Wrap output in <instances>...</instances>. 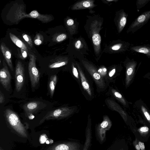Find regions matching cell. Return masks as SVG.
Returning <instances> with one entry per match:
<instances>
[{
  "label": "cell",
  "instance_id": "obj_1",
  "mask_svg": "<svg viewBox=\"0 0 150 150\" xmlns=\"http://www.w3.org/2000/svg\"><path fill=\"white\" fill-rule=\"evenodd\" d=\"M74 108L66 107L51 111L42 117L39 124H42L46 120L67 117L71 115L74 112Z\"/></svg>",
  "mask_w": 150,
  "mask_h": 150
},
{
  "label": "cell",
  "instance_id": "obj_2",
  "mask_svg": "<svg viewBox=\"0 0 150 150\" xmlns=\"http://www.w3.org/2000/svg\"><path fill=\"white\" fill-rule=\"evenodd\" d=\"M5 114L7 120L11 126L22 136L27 137L26 130L18 115L9 109L6 110Z\"/></svg>",
  "mask_w": 150,
  "mask_h": 150
},
{
  "label": "cell",
  "instance_id": "obj_3",
  "mask_svg": "<svg viewBox=\"0 0 150 150\" xmlns=\"http://www.w3.org/2000/svg\"><path fill=\"white\" fill-rule=\"evenodd\" d=\"M101 23L96 20L93 21L91 24L90 30L91 40L96 55H99L101 52V38L99 34Z\"/></svg>",
  "mask_w": 150,
  "mask_h": 150
},
{
  "label": "cell",
  "instance_id": "obj_4",
  "mask_svg": "<svg viewBox=\"0 0 150 150\" xmlns=\"http://www.w3.org/2000/svg\"><path fill=\"white\" fill-rule=\"evenodd\" d=\"M112 123L108 117L104 118L103 122L95 127V134L96 140L100 144L104 143L106 140V132L109 130Z\"/></svg>",
  "mask_w": 150,
  "mask_h": 150
},
{
  "label": "cell",
  "instance_id": "obj_5",
  "mask_svg": "<svg viewBox=\"0 0 150 150\" xmlns=\"http://www.w3.org/2000/svg\"><path fill=\"white\" fill-rule=\"evenodd\" d=\"M29 62L28 70L31 86L35 88L39 83L40 80V73L36 67L35 61L36 56L34 54H29Z\"/></svg>",
  "mask_w": 150,
  "mask_h": 150
},
{
  "label": "cell",
  "instance_id": "obj_6",
  "mask_svg": "<svg viewBox=\"0 0 150 150\" xmlns=\"http://www.w3.org/2000/svg\"><path fill=\"white\" fill-rule=\"evenodd\" d=\"M82 148L80 143L68 141L56 143L48 147L45 150H82Z\"/></svg>",
  "mask_w": 150,
  "mask_h": 150
},
{
  "label": "cell",
  "instance_id": "obj_7",
  "mask_svg": "<svg viewBox=\"0 0 150 150\" xmlns=\"http://www.w3.org/2000/svg\"><path fill=\"white\" fill-rule=\"evenodd\" d=\"M15 77L16 90L18 92L21 89L25 81L24 68L20 61H18L16 64Z\"/></svg>",
  "mask_w": 150,
  "mask_h": 150
},
{
  "label": "cell",
  "instance_id": "obj_8",
  "mask_svg": "<svg viewBox=\"0 0 150 150\" xmlns=\"http://www.w3.org/2000/svg\"><path fill=\"white\" fill-rule=\"evenodd\" d=\"M11 76L8 67L4 60L3 67L0 69V82L7 90L10 88Z\"/></svg>",
  "mask_w": 150,
  "mask_h": 150
},
{
  "label": "cell",
  "instance_id": "obj_9",
  "mask_svg": "<svg viewBox=\"0 0 150 150\" xmlns=\"http://www.w3.org/2000/svg\"><path fill=\"white\" fill-rule=\"evenodd\" d=\"M150 17V11H148L144 13L139 16L131 25L129 30L136 29L145 24Z\"/></svg>",
  "mask_w": 150,
  "mask_h": 150
},
{
  "label": "cell",
  "instance_id": "obj_10",
  "mask_svg": "<svg viewBox=\"0 0 150 150\" xmlns=\"http://www.w3.org/2000/svg\"><path fill=\"white\" fill-rule=\"evenodd\" d=\"M133 132L135 137L138 136L137 139L140 138L139 140H142V142L147 141L150 135V129L146 126L141 127L137 130H133Z\"/></svg>",
  "mask_w": 150,
  "mask_h": 150
},
{
  "label": "cell",
  "instance_id": "obj_11",
  "mask_svg": "<svg viewBox=\"0 0 150 150\" xmlns=\"http://www.w3.org/2000/svg\"><path fill=\"white\" fill-rule=\"evenodd\" d=\"M28 18L38 19L43 23H47L51 21L54 18L51 15L47 14H42L37 11L34 10L28 14Z\"/></svg>",
  "mask_w": 150,
  "mask_h": 150
},
{
  "label": "cell",
  "instance_id": "obj_12",
  "mask_svg": "<svg viewBox=\"0 0 150 150\" xmlns=\"http://www.w3.org/2000/svg\"><path fill=\"white\" fill-rule=\"evenodd\" d=\"M106 150H129V147L126 140L122 139L114 141Z\"/></svg>",
  "mask_w": 150,
  "mask_h": 150
},
{
  "label": "cell",
  "instance_id": "obj_13",
  "mask_svg": "<svg viewBox=\"0 0 150 150\" xmlns=\"http://www.w3.org/2000/svg\"><path fill=\"white\" fill-rule=\"evenodd\" d=\"M95 6L93 0H83L76 3L71 7V9L73 10L90 9L94 7Z\"/></svg>",
  "mask_w": 150,
  "mask_h": 150
},
{
  "label": "cell",
  "instance_id": "obj_14",
  "mask_svg": "<svg viewBox=\"0 0 150 150\" xmlns=\"http://www.w3.org/2000/svg\"><path fill=\"white\" fill-rule=\"evenodd\" d=\"M39 105V102L35 101L28 103L23 106V109L29 119H32L34 118V116L32 113L38 108Z\"/></svg>",
  "mask_w": 150,
  "mask_h": 150
},
{
  "label": "cell",
  "instance_id": "obj_15",
  "mask_svg": "<svg viewBox=\"0 0 150 150\" xmlns=\"http://www.w3.org/2000/svg\"><path fill=\"white\" fill-rule=\"evenodd\" d=\"M0 49L4 59L7 64L12 71L13 70V66L11 60V55L10 51L4 43L0 45Z\"/></svg>",
  "mask_w": 150,
  "mask_h": 150
},
{
  "label": "cell",
  "instance_id": "obj_16",
  "mask_svg": "<svg viewBox=\"0 0 150 150\" xmlns=\"http://www.w3.org/2000/svg\"><path fill=\"white\" fill-rule=\"evenodd\" d=\"M76 65L80 77L82 86L84 89L88 93L89 95L91 96V93L89 85L86 80L81 68L77 63H76Z\"/></svg>",
  "mask_w": 150,
  "mask_h": 150
},
{
  "label": "cell",
  "instance_id": "obj_17",
  "mask_svg": "<svg viewBox=\"0 0 150 150\" xmlns=\"http://www.w3.org/2000/svg\"><path fill=\"white\" fill-rule=\"evenodd\" d=\"M92 131L91 125H88L85 130V140L82 150H88L92 142Z\"/></svg>",
  "mask_w": 150,
  "mask_h": 150
},
{
  "label": "cell",
  "instance_id": "obj_18",
  "mask_svg": "<svg viewBox=\"0 0 150 150\" xmlns=\"http://www.w3.org/2000/svg\"><path fill=\"white\" fill-rule=\"evenodd\" d=\"M82 63L86 70L93 76V78L98 81L99 80L101 81V77L100 74L96 71L93 66L88 62L82 60Z\"/></svg>",
  "mask_w": 150,
  "mask_h": 150
},
{
  "label": "cell",
  "instance_id": "obj_19",
  "mask_svg": "<svg viewBox=\"0 0 150 150\" xmlns=\"http://www.w3.org/2000/svg\"><path fill=\"white\" fill-rule=\"evenodd\" d=\"M127 22V16L126 13L122 11L117 20V28L118 32L120 33L125 25Z\"/></svg>",
  "mask_w": 150,
  "mask_h": 150
},
{
  "label": "cell",
  "instance_id": "obj_20",
  "mask_svg": "<svg viewBox=\"0 0 150 150\" xmlns=\"http://www.w3.org/2000/svg\"><path fill=\"white\" fill-rule=\"evenodd\" d=\"M9 36L11 40L18 47L23 49L27 52H28V49L25 44L15 35L10 33Z\"/></svg>",
  "mask_w": 150,
  "mask_h": 150
},
{
  "label": "cell",
  "instance_id": "obj_21",
  "mask_svg": "<svg viewBox=\"0 0 150 150\" xmlns=\"http://www.w3.org/2000/svg\"><path fill=\"white\" fill-rule=\"evenodd\" d=\"M23 7L21 6L18 7L15 11L14 13L15 18L18 21L25 18H28V14H26L23 10Z\"/></svg>",
  "mask_w": 150,
  "mask_h": 150
},
{
  "label": "cell",
  "instance_id": "obj_22",
  "mask_svg": "<svg viewBox=\"0 0 150 150\" xmlns=\"http://www.w3.org/2000/svg\"><path fill=\"white\" fill-rule=\"evenodd\" d=\"M57 81V77L56 75L51 76L49 82V88L50 94L51 97L54 94L55 86Z\"/></svg>",
  "mask_w": 150,
  "mask_h": 150
},
{
  "label": "cell",
  "instance_id": "obj_23",
  "mask_svg": "<svg viewBox=\"0 0 150 150\" xmlns=\"http://www.w3.org/2000/svg\"><path fill=\"white\" fill-rule=\"evenodd\" d=\"M131 49L134 51L142 53L150 56V50L149 47L137 46L132 47Z\"/></svg>",
  "mask_w": 150,
  "mask_h": 150
},
{
  "label": "cell",
  "instance_id": "obj_24",
  "mask_svg": "<svg viewBox=\"0 0 150 150\" xmlns=\"http://www.w3.org/2000/svg\"><path fill=\"white\" fill-rule=\"evenodd\" d=\"M66 24L70 33L71 34L74 33L76 28L74 20L71 18L68 19L66 21Z\"/></svg>",
  "mask_w": 150,
  "mask_h": 150
},
{
  "label": "cell",
  "instance_id": "obj_25",
  "mask_svg": "<svg viewBox=\"0 0 150 150\" xmlns=\"http://www.w3.org/2000/svg\"><path fill=\"white\" fill-rule=\"evenodd\" d=\"M68 61L67 60H61L49 65V67L50 69L59 68L66 65Z\"/></svg>",
  "mask_w": 150,
  "mask_h": 150
},
{
  "label": "cell",
  "instance_id": "obj_26",
  "mask_svg": "<svg viewBox=\"0 0 150 150\" xmlns=\"http://www.w3.org/2000/svg\"><path fill=\"white\" fill-rule=\"evenodd\" d=\"M22 37L27 42L29 46L33 47V44L31 37L28 35L25 34H23Z\"/></svg>",
  "mask_w": 150,
  "mask_h": 150
},
{
  "label": "cell",
  "instance_id": "obj_27",
  "mask_svg": "<svg viewBox=\"0 0 150 150\" xmlns=\"http://www.w3.org/2000/svg\"><path fill=\"white\" fill-rule=\"evenodd\" d=\"M67 37V35L64 33H61L57 35L55 38V41L57 42H60L65 40Z\"/></svg>",
  "mask_w": 150,
  "mask_h": 150
},
{
  "label": "cell",
  "instance_id": "obj_28",
  "mask_svg": "<svg viewBox=\"0 0 150 150\" xmlns=\"http://www.w3.org/2000/svg\"><path fill=\"white\" fill-rule=\"evenodd\" d=\"M72 72L73 75L77 79H79V73L77 69L75 66L74 63H72Z\"/></svg>",
  "mask_w": 150,
  "mask_h": 150
},
{
  "label": "cell",
  "instance_id": "obj_29",
  "mask_svg": "<svg viewBox=\"0 0 150 150\" xmlns=\"http://www.w3.org/2000/svg\"><path fill=\"white\" fill-rule=\"evenodd\" d=\"M142 109L146 120H147L149 123H150V115L147 112L146 109L143 106H142Z\"/></svg>",
  "mask_w": 150,
  "mask_h": 150
},
{
  "label": "cell",
  "instance_id": "obj_30",
  "mask_svg": "<svg viewBox=\"0 0 150 150\" xmlns=\"http://www.w3.org/2000/svg\"><path fill=\"white\" fill-rule=\"evenodd\" d=\"M134 69V65H131L128 68L127 71V77L130 76L133 72Z\"/></svg>",
  "mask_w": 150,
  "mask_h": 150
},
{
  "label": "cell",
  "instance_id": "obj_31",
  "mask_svg": "<svg viewBox=\"0 0 150 150\" xmlns=\"http://www.w3.org/2000/svg\"><path fill=\"white\" fill-rule=\"evenodd\" d=\"M122 44L121 43H118L113 45L111 47L112 50L117 51L120 50L122 47Z\"/></svg>",
  "mask_w": 150,
  "mask_h": 150
},
{
  "label": "cell",
  "instance_id": "obj_32",
  "mask_svg": "<svg viewBox=\"0 0 150 150\" xmlns=\"http://www.w3.org/2000/svg\"><path fill=\"white\" fill-rule=\"evenodd\" d=\"M132 144L136 150H140L138 143V139L136 137H135V139L133 141Z\"/></svg>",
  "mask_w": 150,
  "mask_h": 150
},
{
  "label": "cell",
  "instance_id": "obj_33",
  "mask_svg": "<svg viewBox=\"0 0 150 150\" xmlns=\"http://www.w3.org/2000/svg\"><path fill=\"white\" fill-rule=\"evenodd\" d=\"M75 47L77 49H79L82 47V45L81 41L78 40H77L75 44Z\"/></svg>",
  "mask_w": 150,
  "mask_h": 150
},
{
  "label": "cell",
  "instance_id": "obj_34",
  "mask_svg": "<svg viewBox=\"0 0 150 150\" xmlns=\"http://www.w3.org/2000/svg\"><path fill=\"white\" fill-rule=\"evenodd\" d=\"M21 58L23 59H25L27 56V52L23 49H21Z\"/></svg>",
  "mask_w": 150,
  "mask_h": 150
},
{
  "label": "cell",
  "instance_id": "obj_35",
  "mask_svg": "<svg viewBox=\"0 0 150 150\" xmlns=\"http://www.w3.org/2000/svg\"><path fill=\"white\" fill-rule=\"evenodd\" d=\"M138 143L140 150H146L144 144L143 142L138 139Z\"/></svg>",
  "mask_w": 150,
  "mask_h": 150
},
{
  "label": "cell",
  "instance_id": "obj_36",
  "mask_svg": "<svg viewBox=\"0 0 150 150\" xmlns=\"http://www.w3.org/2000/svg\"><path fill=\"white\" fill-rule=\"evenodd\" d=\"M5 101V97L4 94L0 90V104L2 103Z\"/></svg>",
  "mask_w": 150,
  "mask_h": 150
},
{
  "label": "cell",
  "instance_id": "obj_37",
  "mask_svg": "<svg viewBox=\"0 0 150 150\" xmlns=\"http://www.w3.org/2000/svg\"><path fill=\"white\" fill-rule=\"evenodd\" d=\"M36 37V39L34 40V42L37 45H40L42 43V41L40 39L38 38L37 37Z\"/></svg>",
  "mask_w": 150,
  "mask_h": 150
},
{
  "label": "cell",
  "instance_id": "obj_38",
  "mask_svg": "<svg viewBox=\"0 0 150 150\" xmlns=\"http://www.w3.org/2000/svg\"><path fill=\"white\" fill-rule=\"evenodd\" d=\"M115 96L117 98H122V95L119 93L117 92H115L114 93Z\"/></svg>",
  "mask_w": 150,
  "mask_h": 150
},
{
  "label": "cell",
  "instance_id": "obj_39",
  "mask_svg": "<svg viewBox=\"0 0 150 150\" xmlns=\"http://www.w3.org/2000/svg\"><path fill=\"white\" fill-rule=\"evenodd\" d=\"M115 69H114L112 70L109 74V75L110 76H112L113 75L114 73L115 72Z\"/></svg>",
  "mask_w": 150,
  "mask_h": 150
},
{
  "label": "cell",
  "instance_id": "obj_40",
  "mask_svg": "<svg viewBox=\"0 0 150 150\" xmlns=\"http://www.w3.org/2000/svg\"></svg>",
  "mask_w": 150,
  "mask_h": 150
}]
</instances>
